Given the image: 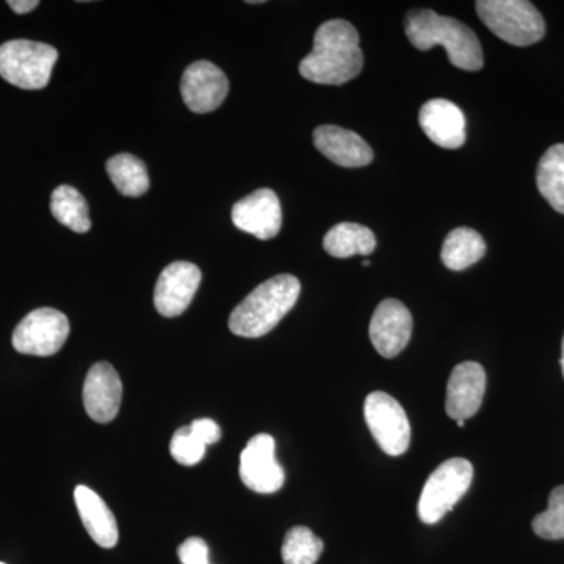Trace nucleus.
<instances>
[{
    "mask_svg": "<svg viewBox=\"0 0 564 564\" xmlns=\"http://www.w3.org/2000/svg\"><path fill=\"white\" fill-rule=\"evenodd\" d=\"M359 33L351 22L326 21L314 36L313 52L300 63L304 79L318 85H344L362 70Z\"/></svg>",
    "mask_w": 564,
    "mask_h": 564,
    "instance_id": "nucleus-1",
    "label": "nucleus"
},
{
    "mask_svg": "<svg viewBox=\"0 0 564 564\" xmlns=\"http://www.w3.org/2000/svg\"><path fill=\"white\" fill-rule=\"evenodd\" d=\"M404 32L415 50L430 51L443 46L448 62L464 70L484 68V51L473 29L455 20L441 17L433 10H413L404 18Z\"/></svg>",
    "mask_w": 564,
    "mask_h": 564,
    "instance_id": "nucleus-2",
    "label": "nucleus"
},
{
    "mask_svg": "<svg viewBox=\"0 0 564 564\" xmlns=\"http://www.w3.org/2000/svg\"><path fill=\"white\" fill-rule=\"evenodd\" d=\"M300 292L302 284L292 274H278L262 282L232 311L229 329L248 339L265 336L291 313Z\"/></svg>",
    "mask_w": 564,
    "mask_h": 564,
    "instance_id": "nucleus-3",
    "label": "nucleus"
},
{
    "mask_svg": "<svg viewBox=\"0 0 564 564\" xmlns=\"http://www.w3.org/2000/svg\"><path fill=\"white\" fill-rule=\"evenodd\" d=\"M481 22L505 43L532 46L545 35L540 11L527 0H478L475 3Z\"/></svg>",
    "mask_w": 564,
    "mask_h": 564,
    "instance_id": "nucleus-4",
    "label": "nucleus"
},
{
    "mask_svg": "<svg viewBox=\"0 0 564 564\" xmlns=\"http://www.w3.org/2000/svg\"><path fill=\"white\" fill-rule=\"evenodd\" d=\"M57 61L58 52L50 44L7 41L0 46V76L22 90H41L50 84Z\"/></svg>",
    "mask_w": 564,
    "mask_h": 564,
    "instance_id": "nucleus-5",
    "label": "nucleus"
},
{
    "mask_svg": "<svg viewBox=\"0 0 564 564\" xmlns=\"http://www.w3.org/2000/svg\"><path fill=\"white\" fill-rule=\"evenodd\" d=\"M474 478L473 464L464 458L447 459L437 467L423 486L417 513L423 524H436L454 510Z\"/></svg>",
    "mask_w": 564,
    "mask_h": 564,
    "instance_id": "nucleus-6",
    "label": "nucleus"
},
{
    "mask_svg": "<svg viewBox=\"0 0 564 564\" xmlns=\"http://www.w3.org/2000/svg\"><path fill=\"white\" fill-rule=\"evenodd\" d=\"M364 415L373 440L389 456H400L411 443V425L402 404L386 392H372L364 403Z\"/></svg>",
    "mask_w": 564,
    "mask_h": 564,
    "instance_id": "nucleus-7",
    "label": "nucleus"
},
{
    "mask_svg": "<svg viewBox=\"0 0 564 564\" xmlns=\"http://www.w3.org/2000/svg\"><path fill=\"white\" fill-rule=\"evenodd\" d=\"M69 336V321L61 311L40 307L25 315L13 333L14 350L22 355L52 356Z\"/></svg>",
    "mask_w": 564,
    "mask_h": 564,
    "instance_id": "nucleus-8",
    "label": "nucleus"
},
{
    "mask_svg": "<svg viewBox=\"0 0 564 564\" xmlns=\"http://www.w3.org/2000/svg\"><path fill=\"white\" fill-rule=\"evenodd\" d=\"M240 478L251 491H280L284 485L285 474L276 462V443L270 434L261 433L251 437L240 456Z\"/></svg>",
    "mask_w": 564,
    "mask_h": 564,
    "instance_id": "nucleus-9",
    "label": "nucleus"
},
{
    "mask_svg": "<svg viewBox=\"0 0 564 564\" xmlns=\"http://www.w3.org/2000/svg\"><path fill=\"white\" fill-rule=\"evenodd\" d=\"M202 270L195 263H170L159 276L154 291V306L163 317H177L191 306L202 284Z\"/></svg>",
    "mask_w": 564,
    "mask_h": 564,
    "instance_id": "nucleus-10",
    "label": "nucleus"
},
{
    "mask_svg": "<svg viewBox=\"0 0 564 564\" xmlns=\"http://www.w3.org/2000/svg\"><path fill=\"white\" fill-rule=\"evenodd\" d=\"M182 99L195 113H209L225 102L229 93L226 74L207 61L192 63L181 80Z\"/></svg>",
    "mask_w": 564,
    "mask_h": 564,
    "instance_id": "nucleus-11",
    "label": "nucleus"
},
{
    "mask_svg": "<svg viewBox=\"0 0 564 564\" xmlns=\"http://www.w3.org/2000/svg\"><path fill=\"white\" fill-rule=\"evenodd\" d=\"M369 334L375 350L384 358H395L410 343L413 315L399 300H384L375 310Z\"/></svg>",
    "mask_w": 564,
    "mask_h": 564,
    "instance_id": "nucleus-12",
    "label": "nucleus"
},
{
    "mask_svg": "<svg viewBox=\"0 0 564 564\" xmlns=\"http://www.w3.org/2000/svg\"><path fill=\"white\" fill-rule=\"evenodd\" d=\"M232 223L240 231L259 240H270L281 231L282 210L276 193L261 188L245 196L232 207Z\"/></svg>",
    "mask_w": 564,
    "mask_h": 564,
    "instance_id": "nucleus-13",
    "label": "nucleus"
},
{
    "mask_svg": "<svg viewBox=\"0 0 564 564\" xmlns=\"http://www.w3.org/2000/svg\"><path fill=\"white\" fill-rule=\"evenodd\" d=\"M486 391V372L478 362L458 364L447 384L445 411L455 421H467L478 413Z\"/></svg>",
    "mask_w": 564,
    "mask_h": 564,
    "instance_id": "nucleus-14",
    "label": "nucleus"
},
{
    "mask_svg": "<svg viewBox=\"0 0 564 564\" xmlns=\"http://www.w3.org/2000/svg\"><path fill=\"white\" fill-rule=\"evenodd\" d=\"M122 383L120 375L109 362L91 367L84 384V406L93 421L109 423L120 413Z\"/></svg>",
    "mask_w": 564,
    "mask_h": 564,
    "instance_id": "nucleus-15",
    "label": "nucleus"
},
{
    "mask_svg": "<svg viewBox=\"0 0 564 564\" xmlns=\"http://www.w3.org/2000/svg\"><path fill=\"white\" fill-rule=\"evenodd\" d=\"M419 124L437 147L458 150L466 143V117L456 104L432 99L419 111Z\"/></svg>",
    "mask_w": 564,
    "mask_h": 564,
    "instance_id": "nucleus-16",
    "label": "nucleus"
},
{
    "mask_svg": "<svg viewBox=\"0 0 564 564\" xmlns=\"http://www.w3.org/2000/svg\"><path fill=\"white\" fill-rule=\"evenodd\" d=\"M314 144L325 158L344 169H359L373 161L372 148L358 133L339 126L315 129Z\"/></svg>",
    "mask_w": 564,
    "mask_h": 564,
    "instance_id": "nucleus-17",
    "label": "nucleus"
},
{
    "mask_svg": "<svg viewBox=\"0 0 564 564\" xmlns=\"http://www.w3.org/2000/svg\"><path fill=\"white\" fill-rule=\"evenodd\" d=\"M77 511L91 540L104 549L115 547L120 538L117 519L107 503L87 486H77L74 491Z\"/></svg>",
    "mask_w": 564,
    "mask_h": 564,
    "instance_id": "nucleus-18",
    "label": "nucleus"
},
{
    "mask_svg": "<svg viewBox=\"0 0 564 564\" xmlns=\"http://www.w3.org/2000/svg\"><path fill=\"white\" fill-rule=\"evenodd\" d=\"M323 248L329 256L337 259L369 256L377 248V239L367 226L345 221L326 232Z\"/></svg>",
    "mask_w": 564,
    "mask_h": 564,
    "instance_id": "nucleus-19",
    "label": "nucleus"
},
{
    "mask_svg": "<svg viewBox=\"0 0 564 564\" xmlns=\"http://www.w3.org/2000/svg\"><path fill=\"white\" fill-rule=\"evenodd\" d=\"M486 252L484 237L469 228L454 229L445 239L441 259L447 269L462 272L480 261Z\"/></svg>",
    "mask_w": 564,
    "mask_h": 564,
    "instance_id": "nucleus-20",
    "label": "nucleus"
},
{
    "mask_svg": "<svg viewBox=\"0 0 564 564\" xmlns=\"http://www.w3.org/2000/svg\"><path fill=\"white\" fill-rule=\"evenodd\" d=\"M538 191L545 202L560 214H564V144L549 148L538 163Z\"/></svg>",
    "mask_w": 564,
    "mask_h": 564,
    "instance_id": "nucleus-21",
    "label": "nucleus"
},
{
    "mask_svg": "<svg viewBox=\"0 0 564 564\" xmlns=\"http://www.w3.org/2000/svg\"><path fill=\"white\" fill-rule=\"evenodd\" d=\"M51 212L55 220L70 231L85 234L91 229L88 204L80 192L70 185H61L55 188L51 198Z\"/></svg>",
    "mask_w": 564,
    "mask_h": 564,
    "instance_id": "nucleus-22",
    "label": "nucleus"
},
{
    "mask_svg": "<svg viewBox=\"0 0 564 564\" xmlns=\"http://www.w3.org/2000/svg\"><path fill=\"white\" fill-rule=\"evenodd\" d=\"M107 173L117 191L124 196L144 195L150 191L148 169L139 158L132 154H117L107 162Z\"/></svg>",
    "mask_w": 564,
    "mask_h": 564,
    "instance_id": "nucleus-23",
    "label": "nucleus"
},
{
    "mask_svg": "<svg viewBox=\"0 0 564 564\" xmlns=\"http://www.w3.org/2000/svg\"><path fill=\"white\" fill-rule=\"evenodd\" d=\"M323 541L315 536L307 527H293L285 534L282 544V562L284 564H315L323 552Z\"/></svg>",
    "mask_w": 564,
    "mask_h": 564,
    "instance_id": "nucleus-24",
    "label": "nucleus"
},
{
    "mask_svg": "<svg viewBox=\"0 0 564 564\" xmlns=\"http://www.w3.org/2000/svg\"><path fill=\"white\" fill-rule=\"evenodd\" d=\"M532 527L543 540H564V485L551 492L547 510L533 519Z\"/></svg>",
    "mask_w": 564,
    "mask_h": 564,
    "instance_id": "nucleus-25",
    "label": "nucleus"
},
{
    "mask_svg": "<svg viewBox=\"0 0 564 564\" xmlns=\"http://www.w3.org/2000/svg\"><path fill=\"white\" fill-rule=\"evenodd\" d=\"M206 447L207 445L192 432L191 425H188L174 432L170 452H172L174 462L182 466H195L204 458Z\"/></svg>",
    "mask_w": 564,
    "mask_h": 564,
    "instance_id": "nucleus-26",
    "label": "nucleus"
},
{
    "mask_svg": "<svg viewBox=\"0 0 564 564\" xmlns=\"http://www.w3.org/2000/svg\"><path fill=\"white\" fill-rule=\"evenodd\" d=\"M182 564L209 563V545L202 538H188L177 549Z\"/></svg>",
    "mask_w": 564,
    "mask_h": 564,
    "instance_id": "nucleus-27",
    "label": "nucleus"
},
{
    "mask_svg": "<svg viewBox=\"0 0 564 564\" xmlns=\"http://www.w3.org/2000/svg\"><path fill=\"white\" fill-rule=\"evenodd\" d=\"M191 429L206 445L217 444L221 440V429L212 419H198L192 422Z\"/></svg>",
    "mask_w": 564,
    "mask_h": 564,
    "instance_id": "nucleus-28",
    "label": "nucleus"
},
{
    "mask_svg": "<svg viewBox=\"0 0 564 564\" xmlns=\"http://www.w3.org/2000/svg\"><path fill=\"white\" fill-rule=\"evenodd\" d=\"M40 6L39 0H10L9 7L14 13L25 14Z\"/></svg>",
    "mask_w": 564,
    "mask_h": 564,
    "instance_id": "nucleus-29",
    "label": "nucleus"
},
{
    "mask_svg": "<svg viewBox=\"0 0 564 564\" xmlns=\"http://www.w3.org/2000/svg\"><path fill=\"white\" fill-rule=\"evenodd\" d=\"M562 369H563V377H564V339H563Z\"/></svg>",
    "mask_w": 564,
    "mask_h": 564,
    "instance_id": "nucleus-30",
    "label": "nucleus"
},
{
    "mask_svg": "<svg viewBox=\"0 0 564 564\" xmlns=\"http://www.w3.org/2000/svg\"><path fill=\"white\" fill-rule=\"evenodd\" d=\"M464 423H466V421H456V425H458L459 429H463Z\"/></svg>",
    "mask_w": 564,
    "mask_h": 564,
    "instance_id": "nucleus-31",
    "label": "nucleus"
},
{
    "mask_svg": "<svg viewBox=\"0 0 564 564\" xmlns=\"http://www.w3.org/2000/svg\"><path fill=\"white\" fill-rule=\"evenodd\" d=\"M362 265L369 267L370 265L369 259H364Z\"/></svg>",
    "mask_w": 564,
    "mask_h": 564,
    "instance_id": "nucleus-32",
    "label": "nucleus"
},
{
    "mask_svg": "<svg viewBox=\"0 0 564 564\" xmlns=\"http://www.w3.org/2000/svg\"><path fill=\"white\" fill-rule=\"evenodd\" d=\"M202 564H209V563H202Z\"/></svg>",
    "mask_w": 564,
    "mask_h": 564,
    "instance_id": "nucleus-33",
    "label": "nucleus"
},
{
    "mask_svg": "<svg viewBox=\"0 0 564 564\" xmlns=\"http://www.w3.org/2000/svg\"><path fill=\"white\" fill-rule=\"evenodd\" d=\"M0 564H6V563H0Z\"/></svg>",
    "mask_w": 564,
    "mask_h": 564,
    "instance_id": "nucleus-34",
    "label": "nucleus"
}]
</instances>
